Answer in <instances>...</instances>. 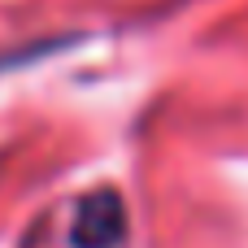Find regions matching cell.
Masks as SVG:
<instances>
[{"mask_svg": "<svg viewBox=\"0 0 248 248\" xmlns=\"http://www.w3.org/2000/svg\"><path fill=\"white\" fill-rule=\"evenodd\" d=\"M122 222H126L122 201H118L113 192H96V196H87L83 209H78L74 244L78 248H113L122 240Z\"/></svg>", "mask_w": 248, "mask_h": 248, "instance_id": "1", "label": "cell"}]
</instances>
